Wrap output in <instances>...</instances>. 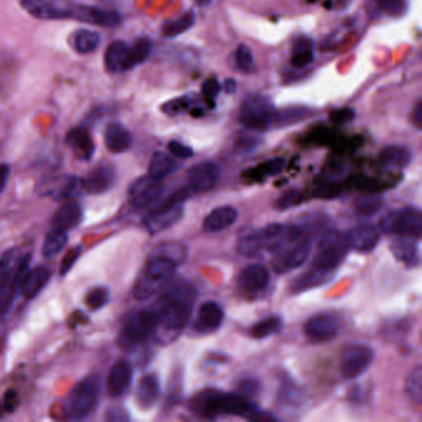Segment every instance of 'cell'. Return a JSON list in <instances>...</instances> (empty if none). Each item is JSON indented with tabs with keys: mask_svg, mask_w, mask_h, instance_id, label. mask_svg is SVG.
I'll return each instance as SVG.
<instances>
[{
	"mask_svg": "<svg viewBox=\"0 0 422 422\" xmlns=\"http://www.w3.org/2000/svg\"><path fill=\"white\" fill-rule=\"evenodd\" d=\"M194 301L196 291L192 285L185 281L169 285L152 305L157 316L154 339L161 344H169L177 339L192 316Z\"/></svg>",
	"mask_w": 422,
	"mask_h": 422,
	"instance_id": "cell-1",
	"label": "cell"
},
{
	"mask_svg": "<svg viewBox=\"0 0 422 422\" xmlns=\"http://www.w3.org/2000/svg\"><path fill=\"white\" fill-rule=\"evenodd\" d=\"M30 255L18 248L9 249L0 258V316H6L18 294L19 281L29 266Z\"/></svg>",
	"mask_w": 422,
	"mask_h": 422,
	"instance_id": "cell-2",
	"label": "cell"
},
{
	"mask_svg": "<svg viewBox=\"0 0 422 422\" xmlns=\"http://www.w3.org/2000/svg\"><path fill=\"white\" fill-rule=\"evenodd\" d=\"M101 396V379L88 375L73 386L62 404V412L68 420H83L96 410Z\"/></svg>",
	"mask_w": 422,
	"mask_h": 422,
	"instance_id": "cell-3",
	"label": "cell"
},
{
	"mask_svg": "<svg viewBox=\"0 0 422 422\" xmlns=\"http://www.w3.org/2000/svg\"><path fill=\"white\" fill-rule=\"evenodd\" d=\"M311 249V238L302 234L295 224L289 225L285 241L274 252V272L277 274H286L300 268L308 260Z\"/></svg>",
	"mask_w": 422,
	"mask_h": 422,
	"instance_id": "cell-4",
	"label": "cell"
},
{
	"mask_svg": "<svg viewBox=\"0 0 422 422\" xmlns=\"http://www.w3.org/2000/svg\"><path fill=\"white\" fill-rule=\"evenodd\" d=\"M157 326L155 308L139 310L130 314L119 332V344L124 350H135L154 338Z\"/></svg>",
	"mask_w": 422,
	"mask_h": 422,
	"instance_id": "cell-5",
	"label": "cell"
},
{
	"mask_svg": "<svg viewBox=\"0 0 422 422\" xmlns=\"http://www.w3.org/2000/svg\"><path fill=\"white\" fill-rule=\"evenodd\" d=\"M188 190H180L154 207L145 217L146 230L151 234H157L177 223L183 216V203L188 199Z\"/></svg>",
	"mask_w": 422,
	"mask_h": 422,
	"instance_id": "cell-6",
	"label": "cell"
},
{
	"mask_svg": "<svg viewBox=\"0 0 422 422\" xmlns=\"http://www.w3.org/2000/svg\"><path fill=\"white\" fill-rule=\"evenodd\" d=\"M288 235V227L283 224H269L265 228L243 237L238 243V252L244 257H257L264 250L275 252Z\"/></svg>",
	"mask_w": 422,
	"mask_h": 422,
	"instance_id": "cell-7",
	"label": "cell"
},
{
	"mask_svg": "<svg viewBox=\"0 0 422 422\" xmlns=\"http://www.w3.org/2000/svg\"><path fill=\"white\" fill-rule=\"evenodd\" d=\"M379 227L385 234L420 239L422 233L421 212L416 208L389 211L380 219Z\"/></svg>",
	"mask_w": 422,
	"mask_h": 422,
	"instance_id": "cell-8",
	"label": "cell"
},
{
	"mask_svg": "<svg viewBox=\"0 0 422 422\" xmlns=\"http://www.w3.org/2000/svg\"><path fill=\"white\" fill-rule=\"evenodd\" d=\"M274 106L269 98L261 94H250L241 103L239 123L253 130H265L272 127Z\"/></svg>",
	"mask_w": 422,
	"mask_h": 422,
	"instance_id": "cell-9",
	"label": "cell"
},
{
	"mask_svg": "<svg viewBox=\"0 0 422 422\" xmlns=\"http://www.w3.org/2000/svg\"><path fill=\"white\" fill-rule=\"evenodd\" d=\"M348 238L342 230H331L322 235L312 265L336 270L348 252Z\"/></svg>",
	"mask_w": 422,
	"mask_h": 422,
	"instance_id": "cell-10",
	"label": "cell"
},
{
	"mask_svg": "<svg viewBox=\"0 0 422 422\" xmlns=\"http://www.w3.org/2000/svg\"><path fill=\"white\" fill-rule=\"evenodd\" d=\"M374 361V350L365 344H348L341 354V372L347 379L364 374Z\"/></svg>",
	"mask_w": 422,
	"mask_h": 422,
	"instance_id": "cell-11",
	"label": "cell"
},
{
	"mask_svg": "<svg viewBox=\"0 0 422 422\" xmlns=\"http://www.w3.org/2000/svg\"><path fill=\"white\" fill-rule=\"evenodd\" d=\"M303 333L312 343H327L337 337L339 322L331 314H317L305 323Z\"/></svg>",
	"mask_w": 422,
	"mask_h": 422,
	"instance_id": "cell-12",
	"label": "cell"
},
{
	"mask_svg": "<svg viewBox=\"0 0 422 422\" xmlns=\"http://www.w3.org/2000/svg\"><path fill=\"white\" fill-rule=\"evenodd\" d=\"M163 192L161 181L148 175L134 182L129 190V199L135 208H146L154 205Z\"/></svg>",
	"mask_w": 422,
	"mask_h": 422,
	"instance_id": "cell-13",
	"label": "cell"
},
{
	"mask_svg": "<svg viewBox=\"0 0 422 422\" xmlns=\"http://www.w3.org/2000/svg\"><path fill=\"white\" fill-rule=\"evenodd\" d=\"M221 179V169L211 161L199 163L188 171V183L193 192H208L217 186Z\"/></svg>",
	"mask_w": 422,
	"mask_h": 422,
	"instance_id": "cell-14",
	"label": "cell"
},
{
	"mask_svg": "<svg viewBox=\"0 0 422 422\" xmlns=\"http://www.w3.org/2000/svg\"><path fill=\"white\" fill-rule=\"evenodd\" d=\"M70 12L71 19L102 28H114L121 21V17L118 12L104 10L97 6H73L70 8Z\"/></svg>",
	"mask_w": 422,
	"mask_h": 422,
	"instance_id": "cell-15",
	"label": "cell"
},
{
	"mask_svg": "<svg viewBox=\"0 0 422 422\" xmlns=\"http://www.w3.org/2000/svg\"><path fill=\"white\" fill-rule=\"evenodd\" d=\"M51 275L50 269L45 266L26 269L19 281L18 294H21L28 300L37 297L46 288Z\"/></svg>",
	"mask_w": 422,
	"mask_h": 422,
	"instance_id": "cell-16",
	"label": "cell"
},
{
	"mask_svg": "<svg viewBox=\"0 0 422 422\" xmlns=\"http://www.w3.org/2000/svg\"><path fill=\"white\" fill-rule=\"evenodd\" d=\"M133 380V368L127 361H119L109 370L107 390L110 396L121 398L130 388Z\"/></svg>",
	"mask_w": 422,
	"mask_h": 422,
	"instance_id": "cell-17",
	"label": "cell"
},
{
	"mask_svg": "<svg viewBox=\"0 0 422 422\" xmlns=\"http://www.w3.org/2000/svg\"><path fill=\"white\" fill-rule=\"evenodd\" d=\"M20 6L34 18L40 20L71 19L70 8H60L48 0H20Z\"/></svg>",
	"mask_w": 422,
	"mask_h": 422,
	"instance_id": "cell-18",
	"label": "cell"
},
{
	"mask_svg": "<svg viewBox=\"0 0 422 422\" xmlns=\"http://www.w3.org/2000/svg\"><path fill=\"white\" fill-rule=\"evenodd\" d=\"M176 266L177 264L174 260L160 254H154L150 260L146 263L143 275L157 283L160 288H163L175 274Z\"/></svg>",
	"mask_w": 422,
	"mask_h": 422,
	"instance_id": "cell-19",
	"label": "cell"
},
{
	"mask_svg": "<svg viewBox=\"0 0 422 422\" xmlns=\"http://www.w3.org/2000/svg\"><path fill=\"white\" fill-rule=\"evenodd\" d=\"M270 281V274L265 266L259 264L247 266L241 270L238 283L244 292L257 294L265 289Z\"/></svg>",
	"mask_w": 422,
	"mask_h": 422,
	"instance_id": "cell-20",
	"label": "cell"
},
{
	"mask_svg": "<svg viewBox=\"0 0 422 422\" xmlns=\"http://www.w3.org/2000/svg\"><path fill=\"white\" fill-rule=\"evenodd\" d=\"M117 180V172L114 168L110 165H101L92 171L90 175L87 176L82 181V188H85L87 192L93 194H99L109 191L113 188V185Z\"/></svg>",
	"mask_w": 422,
	"mask_h": 422,
	"instance_id": "cell-21",
	"label": "cell"
},
{
	"mask_svg": "<svg viewBox=\"0 0 422 422\" xmlns=\"http://www.w3.org/2000/svg\"><path fill=\"white\" fill-rule=\"evenodd\" d=\"M223 320V308L217 302L207 301L199 308L194 328L201 333L216 331L222 326Z\"/></svg>",
	"mask_w": 422,
	"mask_h": 422,
	"instance_id": "cell-22",
	"label": "cell"
},
{
	"mask_svg": "<svg viewBox=\"0 0 422 422\" xmlns=\"http://www.w3.org/2000/svg\"><path fill=\"white\" fill-rule=\"evenodd\" d=\"M66 144L79 160L88 161L94 154V141L83 128H73L66 135Z\"/></svg>",
	"mask_w": 422,
	"mask_h": 422,
	"instance_id": "cell-23",
	"label": "cell"
},
{
	"mask_svg": "<svg viewBox=\"0 0 422 422\" xmlns=\"http://www.w3.org/2000/svg\"><path fill=\"white\" fill-rule=\"evenodd\" d=\"M348 238V245L358 253H370L373 252L378 243L380 235L378 230L372 225H358L350 230Z\"/></svg>",
	"mask_w": 422,
	"mask_h": 422,
	"instance_id": "cell-24",
	"label": "cell"
},
{
	"mask_svg": "<svg viewBox=\"0 0 422 422\" xmlns=\"http://www.w3.org/2000/svg\"><path fill=\"white\" fill-rule=\"evenodd\" d=\"M82 221H83L82 207L77 202H67L54 212L52 225L54 230L68 232L77 228L79 224L82 223Z\"/></svg>",
	"mask_w": 422,
	"mask_h": 422,
	"instance_id": "cell-25",
	"label": "cell"
},
{
	"mask_svg": "<svg viewBox=\"0 0 422 422\" xmlns=\"http://www.w3.org/2000/svg\"><path fill=\"white\" fill-rule=\"evenodd\" d=\"M104 143L110 152L121 154L130 149L133 143L132 133L118 121L108 124L104 133Z\"/></svg>",
	"mask_w": 422,
	"mask_h": 422,
	"instance_id": "cell-26",
	"label": "cell"
},
{
	"mask_svg": "<svg viewBox=\"0 0 422 422\" xmlns=\"http://www.w3.org/2000/svg\"><path fill=\"white\" fill-rule=\"evenodd\" d=\"M238 218V212L230 205L218 207L205 218L203 230L205 233H219L227 230L235 223Z\"/></svg>",
	"mask_w": 422,
	"mask_h": 422,
	"instance_id": "cell-27",
	"label": "cell"
},
{
	"mask_svg": "<svg viewBox=\"0 0 422 422\" xmlns=\"http://www.w3.org/2000/svg\"><path fill=\"white\" fill-rule=\"evenodd\" d=\"M129 45L117 40L110 43L106 54H104V66L110 73H119L128 71V56H129Z\"/></svg>",
	"mask_w": 422,
	"mask_h": 422,
	"instance_id": "cell-28",
	"label": "cell"
},
{
	"mask_svg": "<svg viewBox=\"0 0 422 422\" xmlns=\"http://www.w3.org/2000/svg\"><path fill=\"white\" fill-rule=\"evenodd\" d=\"M392 255L409 268H415L419 264V248L414 238L396 237L390 243Z\"/></svg>",
	"mask_w": 422,
	"mask_h": 422,
	"instance_id": "cell-29",
	"label": "cell"
},
{
	"mask_svg": "<svg viewBox=\"0 0 422 422\" xmlns=\"http://www.w3.org/2000/svg\"><path fill=\"white\" fill-rule=\"evenodd\" d=\"M333 272L334 270H330L326 268L311 265L308 272H303L302 275L292 281V291L301 292V291H306V290L317 288L320 285L328 283L333 277Z\"/></svg>",
	"mask_w": 422,
	"mask_h": 422,
	"instance_id": "cell-30",
	"label": "cell"
},
{
	"mask_svg": "<svg viewBox=\"0 0 422 422\" xmlns=\"http://www.w3.org/2000/svg\"><path fill=\"white\" fill-rule=\"evenodd\" d=\"M135 398L143 409H150L157 404L160 398V381L157 374H146L139 380Z\"/></svg>",
	"mask_w": 422,
	"mask_h": 422,
	"instance_id": "cell-31",
	"label": "cell"
},
{
	"mask_svg": "<svg viewBox=\"0 0 422 422\" xmlns=\"http://www.w3.org/2000/svg\"><path fill=\"white\" fill-rule=\"evenodd\" d=\"M181 163L176 160V157L165 154L163 151H157L151 157L149 165V176L163 181L165 177L174 174L180 169Z\"/></svg>",
	"mask_w": 422,
	"mask_h": 422,
	"instance_id": "cell-32",
	"label": "cell"
},
{
	"mask_svg": "<svg viewBox=\"0 0 422 422\" xmlns=\"http://www.w3.org/2000/svg\"><path fill=\"white\" fill-rule=\"evenodd\" d=\"M412 160V152L403 145L388 146L380 152V161L390 169H404Z\"/></svg>",
	"mask_w": 422,
	"mask_h": 422,
	"instance_id": "cell-33",
	"label": "cell"
},
{
	"mask_svg": "<svg viewBox=\"0 0 422 422\" xmlns=\"http://www.w3.org/2000/svg\"><path fill=\"white\" fill-rule=\"evenodd\" d=\"M384 207V199L376 192H368L359 196L354 202V210L362 217H373Z\"/></svg>",
	"mask_w": 422,
	"mask_h": 422,
	"instance_id": "cell-34",
	"label": "cell"
},
{
	"mask_svg": "<svg viewBox=\"0 0 422 422\" xmlns=\"http://www.w3.org/2000/svg\"><path fill=\"white\" fill-rule=\"evenodd\" d=\"M101 43V37L96 31L82 29L72 37V48L77 54H87L94 52Z\"/></svg>",
	"mask_w": 422,
	"mask_h": 422,
	"instance_id": "cell-35",
	"label": "cell"
},
{
	"mask_svg": "<svg viewBox=\"0 0 422 422\" xmlns=\"http://www.w3.org/2000/svg\"><path fill=\"white\" fill-rule=\"evenodd\" d=\"M152 50V43L148 37H141L137 40L133 46L129 48V56H128V71L134 67L139 66L149 59Z\"/></svg>",
	"mask_w": 422,
	"mask_h": 422,
	"instance_id": "cell-36",
	"label": "cell"
},
{
	"mask_svg": "<svg viewBox=\"0 0 422 422\" xmlns=\"http://www.w3.org/2000/svg\"><path fill=\"white\" fill-rule=\"evenodd\" d=\"M68 237L67 232L63 230H52L48 233L43 244V255L45 258H54L57 254L66 247Z\"/></svg>",
	"mask_w": 422,
	"mask_h": 422,
	"instance_id": "cell-37",
	"label": "cell"
},
{
	"mask_svg": "<svg viewBox=\"0 0 422 422\" xmlns=\"http://www.w3.org/2000/svg\"><path fill=\"white\" fill-rule=\"evenodd\" d=\"M283 322L278 316H272L264 320L257 322L252 330L250 334L255 339H264V338L272 337L274 334H278L283 330Z\"/></svg>",
	"mask_w": 422,
	"mask_h": 422,
	"instance_id": "cell-38",
	"label": "cell"
},
{
	"mask_svg": "<svg viewBox=\"0 0 422 422\" xmlns=\"http://www.w3.org/2000/svg\"><path fill=\"white\" fill-rule=\"evenodd\" d=\"M194 25V15L188 12L175 20H170L163 26V35L165 37H177L190 30Z\"/></svg>",
	"mask_w": 422,
	"mask_h": 422,
	"instance_id": "cell-39",
	"label": "cell"
},
{
	"mask_svg": "<svg viewBox=\"0 0 422 422\" xmlns=\"http://www.w3.org/2000/svg\"><path fill=\"white\" fill-rule=\"evenodd\" d=\"M405 392L412 403L422 404V367L417 365L406 378Z\"/></svg>",
	"mask_w": 422,
	"mask_h": 422,
	"instance_id": "cell-40",
	"label": "cell"
},
{
	"mask_svg": "<svg viewBox=\"0 0 422 422\" xmlns=\"http://www.w3.org/2000/svg\"><path fill=\"white\" fill-rule=\"evenodd\" d=\"M79 188H82V181H79L74 176L61 177L59 182L54 186V194L56 199H67L73 197Z\"/></svg>",
	"mask_w": 422,
	"mask_h": 422,
	"instance_id": "cell-41",
	"label": "cell"
},
{
	"mask_svg": "<svg viewBox=\"0 0 422 422\" xmlns=\"http://www.w3.org/2000/svg\"><path fill=\"white\" fill-rule=\"evenodd\" d=\"M306 113H308V110L302 108L285 109L281 112H274L272 127H274V125L285 127V125L292 124L294 121H301L302 118H305Z\"/></svg>",
	"mask_w": 422,
	"mask_h": 422,
	"instance_id": "cell-42",
	"label": "cell"
},
{
	"mask_svg": "<svg viewBox=\"0 0 422 422\" xmlns=\"http://www.w3.org/2000/svg\"><path fill=\"white\" fill-rule=\"evenodd\" d=\"M285 168V160L281 157L278 159H272L266 163H261L257 169L252 170L253 179H265L269 176H275L280 174Z\"/></svg>",
	"mask_w": 422,
	"mask_h": 422,
	"instance_id": "cell-43",
	"label": "cell"
},
{
	"mask_svg": "<svg viewBox=\"0 0 422 422\" xmlns=\"http://www.w3.org/2000/svg\"><path fill=\"white\" fill-rule=\"evenodd\" d=\"M109 299H110L109 290L103 286H97L91 291H88V294L86 296V303L92 310H99L108 303Z\"/></svg>",
	"mask_w": 422,
	"mask_h": 422,
	"instance_id": "cell-44",
	"label": "cell"
},
{
	"mask_svg": "<svg viewBox=\"0 0 422 422\" xmlns=\"http://www.w3.org/2000/svg\"><path fill=\"white\" fill-rule=\"evenodd\" d=\"M380 10L390 18H400L408 10L406 0H376Z\"/></svg>",
	"mask_w": 422,
	"mask_h": 422,
	"instance_id": "cell-45",
	"label": "cell"
},
{
	"mask_svg": "<svg viewBox=\"0 0 422 422\" xmlns=\"http://www.w3.org/2000/svg\"><path fill=\"white\" fill-rule=\"evenodd\" d=\"M163 257H168L171 260H174L176 264H181L183 260L186 259V248L181 244H163L159 248L157 253Z\"/></svg>",
	"mask_w": 422,
	"mask_h": 422,
	"instance_id": "cell-46",
	"label": "cell"
},
{
	"mask_svg": "<svg viewBox=\"0 0 422 422\" xmlns=\"http://www.w3.org/2000/svg\"><path fill=\"white\" fill-rule=\"evenodd\" d=\"M235 62H237L238 68L241 70L243 72H248L253 68V54H252V50L248 48L247 45L241 43L238 46L237 51H235Z\"/></svg>",
	"mask_w": 422,
	"mask_h": 422,
	"instance_id": "cell-47",
	"label": "cell"
},
{
	"mask_svg": "<svg viewBox=\"0 0 422 422\" xmlns=\"http://www.w3.org/2000/svg\"><path fill=\"white\" fill-rule=\"evenodd\" d=\"M300 202V192L296 190H289L283 192L275 202V208L279 211H286Z\"/></svg>",
	"mask_w": 422,
	"mask_h": 422,
	"instance_id": "cell-48",
	"label": "cell"
},
{
	"mask_svg": "<svg viewBox=\"0 0 422 422\" xmlns=\"http://www.w3.org/2000/svg\"><path fill=\"white\" fill-rule=\"evenodd\" d=\"M312 61H314V48L292 51L291 54V65L296 68L308 66Z\"/></svg>",
	"mask_w": 422,
	"mask_h": 422,
	"instance_id": "cell-49",
	"label": "cell"
},
{
	"mask_svg": "<svg viewBox=\"0 0 422 422\" xmlns=\"http://www.w3.org/2000/svg\"><path fill=\"white\" fill-rule=\"evenodd\" d=\"M168 150L170 151V154L176 159H181V160H186V159H191L193 157V150L188 146V145L182 144L177 140H172L170 141L168 145Z\"/></svg>",
	"mask_w": 422,
	"mask_h": 422,
	"instance_id": "cell-50",
	"label": "cell"
},
{
	"mask_svg": "<svg viewBox=\"0 0 422 422\" xmlns=\"http://www.w3.org/2000/svg\"><path fill=\"white\" fill-rule=\"evenodd\" d=\"M260 390V384L258 380L255 379H247L243 380L239 386H238V392L241 396L244 398L250 399L258 395V392Z\"/></svg>",
	"mask_w": 422,
	"mask_h": 422,
	"instance_id": "cell-51",
	"label": "cell"
},
{
	"mask_svg": "<svg viewBox=\"0 0 422 422\" xmlns=\"http://www.w3.org/2000/svg\"><path fill=\"white\" fill-rule=\"evenodd\" d=\"M79 255H81V247L72 248L67 252L66 255L63 257L60 268V274L62 277H65L67 272L72 269L73 264L77 261Z\"/></svg>",
	"mask_w": 422,
	"mask_h": 422,
	"instance_id": "cell-52",
	"label": "cell"
},
{
	"mask_svg": "<svg viewBox=\"0 0 422 422\" xmlns=\"http://www.w3.org/2000/svg\"><path fill=\"white\" fill-rule=\"evenodd\" d=\"M219 92H221V85L216 79H207L202 85V93L208 101L214 99L219 94Z\"/></svg>",
	"mask_w": 422,
	"mask_h": 422,
	"instance_id": "cell-53",
	"label": "cell"
},
{
	"mask_svg": "<svg viewBox=\"0 0 422 422\" xmlns=\"http://www.w3.org/2000/svg\"><path fill=\"white\" fill-rule=\"evenodd\" d=\"M331 118L336 123H347L354 118V112L352 109H342L332 113Z\"/></svg>",
	"mask_w": 422,
	"mask_h": 422,
	"instance_id": "cell-54",
	"label": "cell"
},
{
	"mask_svg": "<svg viewBox=\"0 0 422 422\" xmlns=\"http://www.w3.org/2000/svg\"><path fill=\"white\" fill-rule=\"evenodd\" d=\"M19 405V398L18 395H17V392H8L6 394V398H4V408H6V411H14L17 409V406Z\"/></svg>",
	"mask_w": 422,
	"mask_h": 422,
	"instance_id": "cell-55",
	"label": "cell"
},
{
	"mask_svg": "<svg viewBox=\"0 0 422 422\" xmlns=\"http://www.w3.org/2000/svg\"><path fill=\"white\" fill-rule=\"evenodd\" d=\"M10 171H12V169L8 163L0 165V192H3L4 188H6V182H8L9 176H10Z\"/></svg>",
	"mask_w": 422,
	"mask_h": 422,
	"instance_id": "cell-56",
	"label": "cell"
},
{
	"mask_svg": "<svg viewBox=\"0 0 422 422\" xmlns=\"http://www.w3.org/2000/svg\"><path fill=\"white\" fill-rule=\"evenodd\" d=\"M412 121L415 123L419 129H421L422 127V102L419 101L416 104V107L414 109V115H412Z\"/></svg>",
	"mask_w": 422,
	"mask_h": 422,
	"instance_id": "cell-57",
	"label": "cell"
},
{
	"mask_svg": "<svg viewBox=\"0 0 422 422\" xmlns=\"http://www.w3.org/2000/svg\"><path fill=\"white\" fill-rule=\"evenodd\" d=\"M224 90L227 93H233L235 92V82L233 79H227L224 83Z\"/></svg>",
	"mask_w": 422,
	"mask_h": 422,
	"instance_id": "cell-58",
	"label": "cell"
},
{
	"mask_svg": "<svg viewBox=\"0 0 422 422\" xmlns=\"http://www.w3.org/2000/svg\"><path fill=\"white\" fill-rule=\"evenodd\" d=\"M194 1H196L199 6H207L211 0H194Z\"/></svg>",
	"mask_w": 422,
	"mask_h": 422,
	"instance_id": "cell-59",
	"label": "cell"
}]
</instances>
